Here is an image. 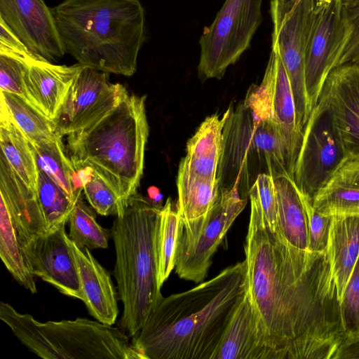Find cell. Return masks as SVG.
Listing matches in <instances>:
<instances>
[{"label":"cell","instance_id":"1","mask_svg":"<svg viewBox=\"0 0 359 359\" xmlns=\"http://www.w3.org/2000/svg\"><path fill=\"white\" fill-rule=\"evenodd\" d=\"M245 254L247 292L269 359H334L344 334L327 251L292 245L250 201Z\"/></svg>","mask_w":359,"mask_h":359},{"label":"cell","instance_id":"2","mask_svg":"<svg viewBox=\"0 0 359 359\" xmlns=\"http://www.w3.org/2000/svg\"><path fill=\"white\" fill-rule=\"evenodd\" d=\"M247 288L243 260L189 290L163 297L132 344L141 359H215Z\"/></svg>","mask_w":359,"mask_h":359},{"label":"cell","instance_id":"3","mask_svg":"<svg viewBox=\"0 0 359 359\" xmlns=\"http://www.w3.org/2000/svg\"><path fill=\"white\" fill-rule=\"evenodd\" d=\"M50 11L66 53L77 63L108 74L135 73L147 36L139 0H62Z\"/></svg>","mask_w":359,"mask_h":359},{"label":"cell","instance_id":"4","mask_svg":"<svg viewBox=\"0 0 359 359\" xmlns=\"http://www.w3.org/2000/svg\"><path fill=\"white\" fill-rule=\"evenodd\" d=\"M145 100L128 93L99 121L67 139L76 170L92 169L114 191L124 210L143 174L149 136Z\"/></svg>","mask_w":359,"mask_h":359},{"label":"cell","instance_id":"5","mask_svg":"<svg viewBox=\"0 0 359 359\" xmlns=\"http://www.w3.org/2000/svg\"><path fill=\"white\" fill-rule=\"evenodd\" d=\"M161 208L137 193L111 229L116 253L113 274L123 306L118 325L132 338L163 298L158 285Z\"/></svg>","mask_w":359,"mask_h":359},{"label":"cell","instance_id":"6","mask_svg":"<svg viewBox=\"0 0 359 359\" xmlns=\"http://www.w3.org/2000/svg\"><path fill=\"white\" fill-rule=\"evenodd\" d=\"M260 175L294 180V169L278 128L265 107L248 90L224 124L217 177L219 189L236 185L241 196L247 198Z\"/></svg>","mask_w":359,"mask_h":359},{"label":"cell","instance_id":"7","mask_svg":"<svg viewBox=\"0 0 359 359\" xmlns=\"http://www.w3.org/2000/svg\"><path fill=\"white\" fill-rule=\"evenodd\" d=\"M0 319L30 351L44 359H141L125 332L97 320L42 323L3 302Z\"/></svg>","mask_w":359,"mask_h":359},{"label":"cell","instance_id":"8","mask_svg":"<svg viewBox=\"0 0 359 359\" xmlns=\"http://www.w3.org/2000/svg\"><path fill=\"white\" fill-rule=\"evenodd\" d=\"M246 203L247 198L233 185L219 189V196L207 214L187 222L180 218L175 269L180 278L196 283L204 280L213 255Z\"/></svg>","mask_w":359,"mask_h":359},{"label":"cell","instance_id":"9","mask_svg":"<svg viewBox=\"0 0 359 359\" xmlns=\"http://www.w3.org/2000/svg\"><path fill=\"white\" fill-rule=\"evenodd\" d=\"M263 0H225L199 40L198 76L202 81L222 79L250 46L261 25Z\"/></svg>","mask_w":359,"mask_h":359},{"label":"cell","instance_id":"10","mask_svg":"<svg viewBox=\"0 0 359 359\" xmlns=\"http://www.w3.org/2000/svg\"><path fill=\"white\" fill-rule=\"evenodd\" d=\"M315 0H271L272 46L283 62L293 93L297 123L304 130L312 111L305 84V52Z\"/></svg>","mask_w":359,"mask_h":359},{"label":"cell","instance_id":"11","mask_svg":"<svg viewBox=\"0 0 359 359\" xmlns=\"http://www.w3.org/2000/svg\"><path fill=\"white\" fill-rule=\"evenodd\" d=\"M348 160L326 101L320 96L304 126L294 168L300 194L313 201L318 191Z\"/></svg>","mask_w":359,"mask_h":359},{"label":"cell","instance_id":"12","mask_svg":"<svg viewBox=\"0 0 359 359\" xmlns=\"http://www.w3.org/2000/svg\"><path fill=\"white\" fill-rule=\"evenodd\" d=\"M108 73L84 67L74 79L54 121L62 137L87 128L114 109L128 93Z\"/></svg>","mask_w":359,"mask_h":359},{"label":"cell","instance_id":"13","mask_svg":"<svg viewBox=\"0 0 359 359\" xmlns=\"http://www.w3.org/2000/svg\"><path fill=\"white\" fill-rule=\"evenodd\" d=\"M342 0L314 7L305 52V84L311 109L334 68L342 44L345 24Z\"/></svg>","mask_w":359,"mask_h":359},{"label":"cell","instance_id":"14","mask_svg":"<svg viewBox=\"0 0 359 359\" xmlns=\"http://www.w3.org/2000/svg\"><path fill=\"white\" fill-rule=\"evenodd\" d=\"M18 237L34 276L52 285L60 293L83 302L80 278L65 225L44 236Z\"/></svg>","mask_w":359,"mask_h":359},{"label":"cell","instance_id":"15","mask_svg":"<svg viewBox=\"0 0 359 359\" xmlns=\"http://www.w3.org/2000/svg\"><path fill=\"white\" fill-rule=\"evenodd\" d=\"M0 18L37 58L53 62L66 54L43 0H0Z\"/></svg>","mask_w":359,"mask_h":359},{"label":"cell","instance_id":"16","mask_svg":"<svg viewBox=\"0 0 359 359\" xmlns=\"http://www.w3.org/2000/svg\"><path fill=\"white\" fill-rule=\"evenodd\" d=\"M252 88L278 128L294 169L302 145L303 130L297 123L294 100L289 79L275 49L271 48L262 83L252 85Z\"/></svg>","mask_w":359,"mask_h":359},{"label":"cell","instance_id":"17","mask_svg":"<svg viewBox=\"0 0 359 359\" xmlns=\"http://www.w3.org/2000/svg\"><path fill=\"white\" fill-rule=\"evenodd\" d=\"M320 96L328 104L348 160L359 159V64L334 68Z\"/></svg>","mask_w":359,"mask_h":359},{"label":"cell","instance_id":"18","mask_svg":"<svg viewBox=\"0 0 359 359\" xmlns=\"http://www.w3.org/2000/svg\"><path fill=\"white\" fill-rule=\"evenodd\" d=\"M84 67L55 65L34 59L27 65L25 98L53 122L72 82Z\"/></svg>","mask_w":359,"mask_h":359},{"label":"cell","instance_id":"19","mask_svg":"<svg viewBox=\"0 0 359 359\" xmlns=\"http://www.w3.org/2000/svg\"><path fill=\"white\" fill-rule=\"evenodd\" d=\"M69 243L80 278L83 302L96 320L113 325L118 314V307L109 272L97 262L89 249L79 248L70 239Z\"/></svg>","mask_w":359,"mask_h":359},{"label":"cell","instance_id":"20","mask_svg":"<svg viewBox=\"0 0 359 359\" xmlns=\"http://www.w3.org/2000/svg\"><path fill=\"white\" fill-rule=\"evenodd\" d=\"M215 359H269L262 325L247 291L227 326Z\"/></svg>","mask_w":359,"mask_h":359},{"label":"cell","instance_id":"21","mask_svg":"<svg viewBox=\"0 0 359 359\" xmlns=\"http://www.w3.org/2000/svg\"><path fill=\"white\" fill-rule=\"evenodd\" d=\"M0 195L6 204L18 236L47 234L36 192L29 187L0 154Z\"/></svg>","mask_w":359,"mask_h":359},{"label":"cell","instance_id":"22","mask_svg":"<svg viewBox=\"0 0 359 359\" xmlns=\"http://www.w3.org/2000/svg\"><path fill=\"white\" fill-rule=\"evenodd\" d=\"M229 108L222 115L213 114L201 123L188 140L186 156L179 168L195 175L213 180L217 179V169L222 151L223 129L230 114Z\"/></svg>","mask_w":359,"mask_h":359},{"label":"cell","instance_id":"23","mask_svg":"<svg viewBox=\"0 0 359 359\" xmlns=\"http://www.w3.org/2000/svg\"><path fill=\"white\" fill-rule=\"evenodd\" d=\"M327 253L340 301L359 257V215L333 216Z\"/></svg>","mask_w":359,"mask_h":359},{"label":"cell","instance_id":"24","mask_svg":"<svg viewBox=\"0 0 359 359\" xmlns=\"http://www.w3.org/2000/svg\"><path fill=\"white\" fill-rule=\"evenodd\" d=\"M313 205L325 215H359V159L346 161L316 194Z\"/></svg>","mask_w":359,"mask_h":359},{"label":"cell","instance_id":"25","mask_svg":"<svg viewBox=\"0 0 359 359\" xmlns=\"http://www.w3.org/2000/svg\"><path fill=\"white\" fill-rule=\"evenodd\" d=\"M278 231L292 245L308 250V224L301 194L289 177L274 179Z\"/></svg>","mask_w":359,"mask_h":359},{"label":"cell","instance_id":"26","mask_svg":"<svg viewBox=\"0 0 359 359\" xmlns=\"http://www.w3.org/2000/svg\"><path fill=\"white\" fill-rule=\"evenodd\" d=\"M1 154L19 177L36 192L38 167L32 142L1 109Z\"/></svg>","mask_w":359,"mask_h":359},{"label":"cell","instance_id":"27","mask_svg":"<svg viewBox=\"0 0 359 359\" xmlns=\"http://www.w3.org/2000/svg\"><path fill=\"white\" fill-rule=\"evenodd\" d=\"M61 137L48 142L32 144L38 169L44 171L76 203L83 190L79 177Z\"/></svg>","mask_w":359,"mask_h":359},{"label":"cell","instance_id":"28","mask_svg":"<svg viewBox=\"0 0 359 359\" xmlns=\"http://www.w3.org/2000/svg\"><path fill=\"white\" fill-rule=\"evenodd\" d=\"M180 218L183 222L207 214L219 194L218 180L201 177L179 168L177 177Z\"/></svg>","mask_w":359,"mask_h":359},{"label":"cell","instance_id":"29","mask_svg":"<svg viewBox=\"0 0 359 359\" xmlns=\"http://www.w3.org/2000/svg\"><path fill=\"white\" fill-rule=\"evenodd\" d=\"M1 109L33 144L53 140L57 134L54 122L25 97L1 90Z\"/></svg>","mask_w":359,"mask_h":359},{"label":"cell","instance_id":"30","mask_svg":"<svg viewBox=\"0 0 359 359\" xmlns=\"http://www.w3.org/2000/svg\"><path fill=\"white\" fill-rule=\"evenodd\" d=\"M0 257L15 280L32 294L36 293L35 276L22 248L10 211L2 198L0 202Z\"/></svg>","mask_w":359,"mask_h":359},{"label":"cell","instance_id":"31","mask_svg":"<svg viewBox=\"0 0 359 359\" xmlns=\"http://www.w3.org/2000/svg\"><path fill=\"white\" fill-rule=\"evenodd\" d=\"M36 195L47 233L66 225L76 204L44 171L39 169Z\"/></svg>","mask_w":359,"mask_h":359},{"label":"cell","instance_id":"32","mask_svg":"<svg viewBox=\"0 0 359 359\" xmlns=\"http://www.w3.org/2000/svg\"><path fill=\"white\" fill-rule=\"evenodd\" d=\"M180 214L170 198L161 207L157 232L158 285L161 288L175 267Z\"/></svg>","mask_w":359,"mask_h":359},{"label":"cell","instance_id":"33","mask_svg":"<svg viewBox=\"0 0 359 359\" xmlns=\"http://www.w3.org/2000/svg\"><path fill=\"white\" fill-rule=\"evenodd\" d=\"M68 223V237L79 248H86L91 250L108 247L111 231L97 222L95 212L83 201L81 196L69 215Z\"/></svg>","mask_w":359,"mask_h":359},{"label":"cell","instance_id":"34","mask_svg":"<svg viewBox=\"0 0 359 359\" xmlns=\"http://www.w3.org/2000/svg\"><path fill=\"white\" fill-rule=\"evenodd\" d=\"M339 302L344 334L342 345L359 341V257Z\"/></svg>","mask_w":359,"mask_h":359},{"label":"cell","instance_id":"35","mask_svg":"<svg viewBox=\"0 0 359 359\" xmlns=\"http://www.w3.org/2000/svg\"><path fill=\"white\" fill-rule=\"evenodd\" d=\"M83 191L88 203L99 215L119 216L124 212L114 191L93 171L83 184Z\"/></svg>","mask_w":359,"mask_h":359},{"label":"cell","instance_id":"36","mask_svg":"<svg viewBox=\"0 0 359 359\" xmlns=\"http://www.w3.org/2000/svg\"><path fill=\"white\" fill-rule=\"evenodd\" d=\"M248 196L257 205L264 222L269 228L278 230L277 201L274 179L267 175H260L250 189Z\"/></svg>","mask_w":359,"mask_h":359},{"label":"cell","instance_id":"37","mask_svg":"<svg viewBox=\"0 0 359 359\" xmlns=\"http://www.w3.org/2000/svg\"><path fill=\"white\" fill-rule=\"evenodd\" d=\"M343 15L345 33L334 68L344 64H359V3L344 6Z\"/></svg>","mask_w":359,"mask_h":359},{"label":"cell","instance_id":"38","mask_svg":"<svg viewBox=\"0 0 359 359\" xmlns=\"http://www.w3.org/2000/svg\"><path fill=\"white\" fill-rule=\"evenodd\" d=\"M301 196L307 216L308 250L313 252H326L333 216L319 213L314 208L313 201Z\"/></svg>","mask_w":359,"mask_h":359},{"label":"cell","instance_id":"39","mask_svg":"<svg viewBox=\"0 0 359 359\" xmlns=\"http://www.w3.org/2000/svg\"><path fill=\"white\" fill-rule=\"evenodd\" d=\"M27 64L20 60L0 55L1 90L25 97L23 77Z\"/></svg>","mask_w":359,"mask_h":359},{"label":"cell","instance_id":"40","mask_svg":"<svg viewBox=\"0 0 359 359\" xmlns=\"http://www.w3.org/2000/svg\"><path fill=\"white\" fill-rule=\"evenodd\" d=\"M0 55L16 58L27 63L34 59V56L22 40L0 18Z\"/></svg>","mask_w":359,"mask_h":359},{"label":"cell","instance_id":"41","mask_svg":"<svg viewBox=\"0 0 359 359\" xmlns=\"http://www.w3.org/2000/svg\"><path fill=\"white\" fill-rule=\"evenodd\" d=\"M359 359V341L342 345L338 350L334 359Z\"/></svg>","mask_w":359,"mask_h":359},{"label":"cell","instance_id":"42","mask_svg":"<svg viewBox=\"0 0 359 359\" xmlns=\"http://www.w3.org/2000/svg\"><path fill=\"white\" fill-rule=\"evenodd\" d=\"M148 196L149 198V202L154 205L161 208V205L163 195L160 193L158 189L156 187H150L148 190Z\"/></svg>","mask_w":359,"mask_h":359},{"label":"cell","instance_id":"43","mask_svg":"<svg viewBox=\"0 0 359 359\" xmlns=\"http://www.w3.org/2000/svg\"><path fill=\"white\" fill-rule=\"evenodd\" d=\"M342 1L345 6H353L359 3V0H342Z\"/></svg>","mask_w":359,"mask_h":359},{"label":"cell","instance_id":"44","mask_svg":"<svg viewBox=\"0 0 359 359\" xmlns=\"http://www.w3.org/2000/svg\"><path fill=\"white\" fill-rule=\"evenodd\" d=\"M331 0H315L316 6H323L329 3Z\"/></svg>","mask_w":359,"mask_h":359},{"label":"cell","instance_id":"45","mask_svg":"<svg viewBox=\"0 0 359 359\" xmlns=\"http://www.w3.org/2000/svg\"><path fill=\"white\" fill-rule=\"evenodd\" d=\"M301 0H293L294 5L297 4Z\"/></svg>","mask_w":359,"mask_h":359}]
</instances>
